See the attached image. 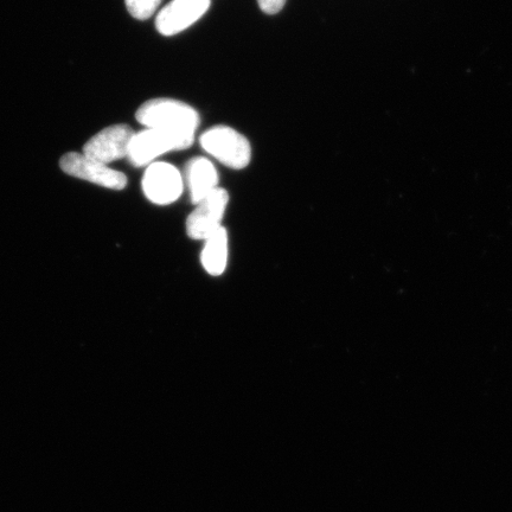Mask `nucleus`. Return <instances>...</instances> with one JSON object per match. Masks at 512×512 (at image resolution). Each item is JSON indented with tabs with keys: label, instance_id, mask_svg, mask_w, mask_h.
Instances as JSON below:
<instances>
[{
	"label": "nucleus",
	"instance_id": "11",
	"mask_svg": "<svg viewBox=\"0 0 512 512\" xmlns=\"http://www.w3.org/2000/svg\"><path fill=\"white\" fill-rule=\"evenodd\" d=\"M125 3L132 17L145 21L155 14L162 0H125Z\"/></svg>",
	"mask_w": 512,
	"mask_h": 512
},
{
	"label": "nucleus",
	"instance_id": "6",
	"mask_svg": "<svg viewBox=\"0 0 512 512\" xmlns=\"http://www.w3.org/2000/svg\"><path fill=\"white\" fill-rule=\"evenodd\" d=\"M229 203L228 192L217 188L214 192L196 204V208L187 220V234L192 240H207L222 227V220Z\"/></svg>",
	"mask_w": 512,
	"mask_h": 512
},
{
	"label": "nucleus",
	"instance_id": "8",
	"mask_svg": "<svg viewBox=\"0 0 512 512\" xmlns=\"http://www.w3.org/2000/svg\"><path fill=\"white\" fill-rule=\"evenodd\" d=\"M210 8V0H172L159 11L156 27L164 36H175L194 25Z\"/></svg>",
	"mask_w": 512,
	"mask_h": 512
},
{
	"label": "nucleus",
	"instance_id": "2",
	"mask_svg": "<svg viewBox=\"0 0 512 512\" xmlns=\"http://www.w3.org/2000/svg\"><path fill=\"white\" fill-rule=\"evenodd\" d=\"M195 133L146 128L134 133L128 150V160L131 164L142 168L155 163V160L165 153L188 149L194 144Z\"/></svg>",
	"mask_w": 512,
	"mask_h": 512
},
{
	"label": "nucleus",
	"instance_id": "1",
	"mask_svg": "<svg viewBox=\"0 0 512 512\" xmlns=\"http://www.w3.org/2000/svg\"><path fill=\"white\" fill-rule=\"evenodd\" d=\"M138 123L146 128H160L184 133H196L200 115L191 106L174 99H153L137 111Z\"/></svg>",
	"mask_w": 512,
	"mask_h": 512
},
{
	"label": "nucleus",
	"instance_id": "9",
	"mask_svg": "<svg viewBox=\"0 0 512 512\" xmlns=\"http://www.w3.org/2000/svg\"><path fill=\"white\" fill-rule=\"evenodd\" d=\"M190 200L198 204L219 188V174L209 159L196 157L189 160L185 168Z\"/></svg>",
	"mask_w": 512,
	"mask_h": 512
},
{
	"label": "nucleus",
	"instance_id": "7",
	"mask_svg": "<svg viewBox=\"0 0 512 512\" xmlns=\"http://www.w3.org/2000/svg\"><path fill=\"white\" fill-rule=\"evenodd\" d=\"M134 132L130 126L114 125L105 128L83 146V155L108 164L128 156Z\"/></svg>",
	"mask_w": 512,
	"mask_h": 512
},
{
	"label": "nucleus",
	"instance_id": "10",
	"mask_svg": "<svg viewBox=\"0 0 512 512\" xmlns=\"http://www.w3.org/2000/svg\"><path fill=\"white\" fill-rule=\"evenodd\" d=\"M229 240L226 228L221 227L204 240L201 264L213 277H220L226 271L229 254Z\"/></svg>",
	"mask_w": 512,
	"mask_h": 512
},
{
	"label": "nucleus",
	"instance_id": "4",
	"mask_svg": "<svg viewBox=\"0 0 512 512\" xmlns=\"http://www.w3.org/2000/svg\"><path fill=\"white\" fill-rule=\"evenodd\" d=\"M147 200L157 206H169L183 194L184 178L174 165L155 162L147 166L143 177Z\"/></svg>",
	"mask_w": 512,
	"mask_h": 512
},
{
	"label": "nucleus",
	"instance_id": "5",
	"mask_svg": "<svg viewBox=\"0 0 512 512\" xmlns=\"http://www.w3.org/2000/svg\"><path fill=\"white\" fill-rule=\"evenodd\" d=\"M64 174L83 179L112 190H123L127 185V177L117 170L108 168L107 164L89 158L83 153L69 152L60 160Z\"/></svg>",
	"mask_w": 512,
	"mask_h": 512
},
{
	"label": "nucleus",
	"instance_id": "3",
	"mask_svg": "<svg viewBox=\"0 0 512 512\" xmlns=\"http://www.w3.org/2000/svg\"><path fill=\"white\" fill-rule=\"evenodd\" d=\"M202 149L230 169L247 168L252 159V147L248 139L228 126H215L200 138Z\"/></svg>",
	"mask_w": 512,
	"mask_h": 512
},
{
	"label": "nucleus",
	"instance_id": "12",
	"mask_svg": "<svg viewBox=\"0 0 512 512\" xmlns=\"http://www.w3.org/2000/svg\"><path fill=\"white\" fill-rule=\"evenodd\" d=\"M260 9L267 15L278 14L283 10L286 0H258Z\"/></svg>",
	"mask_w": 512,
	"mask_h": 512
}]
</instances>
